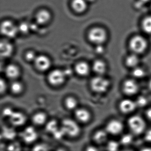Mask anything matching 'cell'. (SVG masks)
Instances as JSON below:
<instances>
[{
	"label": "cell",
	"instance_id": "obj_37",
	"mask_svg": "<svg viewBox=\"0 0 151 151\" xmlns=\"http://www.w3.org/2000/svg\"><path fill=\"white\" fill-rule=\"evenodd\" d=\"M84 151H99V150L96 145H88L85 148Z\"/></svg>",
	"mask_w": 151,
	"mask_h": 151
},
{
	"label": "cell",
	"instance_id": "obj_10",
	"mask_svg": "<svg viewBox=\"0 0 151 151\" xmlns=\"http://www.w3.org/2000/svg\"><path fill=\"white\" fill-rule=\"evenodd\" d=\"M74 115L76 120L81 123H88L91 121L92 115L91 112L85 108H78L74 111Z\"/></svg>",
	"mask_w": 151,
	"mask_h": 151
},
{
	"label": "cell",
	"instance_id": "obj_19",
	"mask_svg": "<svg viewBox=\"0 0 151 151\" xmlns=\"http://www.w3.org/2000/svg\"><path fill=\"white\" fill-rule=\"evenodd\" d=\"M32 123L37 126H41L47 122V115L46 113L42 111L35 113L32 117Z\"/></svg>",
	"mask_w": 151,
	"mask_h": 151
},
{
	"label": "cell",
	"instance_id": "obj_25",
	"mask_svg": "<svg viewBox=\"0 0 151 151\" xmlns=\"http://www.w3.org/2000/svg\"><path fill=\"white\" fill-rule=\"evenodd\" d=\"M72 6L77 13H82L87 8V4L85 0H73Z\"/></svg>",
	"mask_w": 151,
	"mask_h": 151
},
{
	"label": "cell",
	"instance_id": "obj_42",
	"mask_svg": "<svg viewBox=\"0 0 151 151\" xmlns=\"http://www.w3.org/2000/svg\"><path fill=\"white\" fill-rule=\"evenodd\" d=\"M148 87L150 91H151V79L149 80L148 83Z\"/></svg>",
	"mask_w": 151,
	"mask_h": 151
},
{
	"label": "cell",
	"instance_id": "obj_26",
	"mask_svg": "<svg viewBox=\"0 0 151 151\" xmlns=\"http://www.w3.org/2000/svg\"><path fill=\"white\" fill-rule=\"evenodd\" d=\"M133 136L134 135L131 133H126L123 135L121 137L119 141L121 145L124 146L125 147L130 145L133 142V139H134Z\"/></svg>",
	"mask_w": 151,
	"mask_h": 151
},
{
	"label": "cell",
	"instance_id": "obj_28",
	"mask_svg": "<svg viewBox=\"0 0 151 151\" xmlns=\"http://www.w3.org/2000/svg\"><path fill=\"white\" fill-rule=\"evenodd\" d=\"M132 75L134 79L143 78L145 76L146 71L143 68L138 66L132 69Z\"/></svg>",
	"mask_w": 151,
	"mask_h": 151
},
{
	"label": "cell",
	"instance_id": "obj_41",
	"mask_svg": "<svg viewBox=\"0 0 151 151\" xmlns=\"http://www.w3.org/2000/svg\"><path fill=\"white\" fill-rule=\"evenodd\" d=\"M151 0H140L142 3H147L151 1Z\"/></svg>",
	"mask_w": 151,
	"mask_h": 151
},
{
	"label": "cell",
	"instance_id": "obj_20",
	"mask_svg": "<svg viewBox=\"0 0 151 151\" xmlns=\"http://www.w3.org/2000/svg\"><path fill=\"white\" fill-rule=\"evenodd\" d=\"M13 51V46L9 42L6 40L1 41L0 45V53L1 57L7 58L9 57L12 54Z\"/></svg>",
	"mask_w": 151,
	"mask_h": 151
},
{
	"label": "cell",
	"instance_id": "obj_32",
	"mask_svg": "<svg viewBox=\"0 0 151 151\" xmlns=\"http://www.w3.org/2000/svg\"><path fill=\"white\" fill-rule=\"evenodd\" d=\"M0 92H1V95L5 94L7 90L8 89V84L7 83L6 81L3 79V78H1V81H0Z\"/></svg>",
	"mask_w": 151,
	"mask_h": 151
},
{
	"label": "cell",
	"instance_id": "obj_15",
	"mask_svg": "<svg viewBox=\"0 0 151 151\" xmlns=\"http://www.w3.org/2000/svg\"><path fill=\"white\" fill-rule=\"evenodd\" d=\"M108 133L104 129L97 130L92 135V139L97 145L106 144L108 140Z\"/></svg>",
	"mask_w": 151,
	"mask_h": 151
},
{
	"label": "cell",
	"instance_id": "obj_11",
	"mask_svg": "<svg viewBox=\"0 0 151 151\" xmlns=\"http://www.w3.org/2000/svg\"><path fill=\"white\" fill-rule=\"evenodd\" d=\"M18 31V27H17L11 21H6L1 24V33L8 37H14Z\"/></svg>",
	"mask_w": 151,
	"mask_h": 151
},
{
	"label": "cell",
	"instance_id": "obj_36",
	"mask_svg": "<svg viewBox=\"0 0 151 151\" xmlns=\"http://www.w3.org/2000/svg\"><path fill=\"white\" fill-rule=\"evenodd\" d=\"M144 138L146 142L151 143V129L147 130L145 132Z\"/></svg>",
	"mask_w": 151,
	"mask_h": 151
},
{
	"label": "cell",
	"instance_id": "obj_9",
	"mask_svg": "<svg viewBox=\"0 0 151 151\" xmlns=\"http://www.w3.org/2000/svg\"><path fill=\"white\" fill-rule=\"evenodd\" d=\"M135 101L130 99H125L122 100L118 104V108L122 114H131L137 109Z\"/></svg>",
	"mask_w": 151,
	"mask_h": 151
},
{
	"label": "cell",
	"instance_id": "obj_22",
	"mask_svg": "<svg viewBox=\"0 0 151 151\" xmlns=\"http://www.w3.org/2000/svg\"><path fill=\"white\" fill-rule=\"evenodd\" d=\"M51 17V14L49 11L43 9L38 12L36 15V20L39 24H44L50 21Z\"/></svg>",
	"mask_w": 151,
	"mask_h": 151
},
{
	"label": "cell",
	"instance_id": "obj_24",
	"mask_svg": "<svg viewBox=\"0 0 151 151\" xmlns=\"http://www.w3.org/2000/svg\"><path fill=\"white\" fill-rule=\"evenodd\" d=\"M78 103L77 99L73 96H68L64 99V106L68 110L75 111L78 108Z\"/></svg>",
	"mask_w": 151,
	"mask_h": 151
},
{
	"label": "cell",
	"instance_id": "obj_14",
	"mask_svg": "<svg viewBox=\"0 0 151 151\" xmlns=\"http://www.w3.org/2000/svg\"><path fill=\"white\" fill-rule=\"evenodd\" d=\"M9 119L13 126L20 127L25 124L27 121V116L24 113L21 111H14Z\"/></svg>",
	"mask_w": 151,
	"mask_h": 151
},
{
	"label": "cell",
	"instance_id": "obj_17",
	"mask_svg": "<svg viewBox=\"0 0 151 151\" xmlns=\"http://www.w3.org/2000/svg\"><path fill=\"white\" fill-rule=\"evenodd\" d=\"M23 139L25 143L31 144L34 142L37 137V133L35 129L32 127H28L23 132Z\"/></svg>",
	"mask_w": 151,
	"mask_h": 151
},
{
	"label": "cell",
	"instance_id": "obj_5",
	"mask_svg": "<svg viewBox=\"0 0 151 151\" xmlns=\"http://www.w3.org/2000/svg\"><path fill=\"white\" fill-rule=\"evenodd\" d=\"M129 47L133 53L137 55L143 53L147 48V41L144 37L135 36L130 41Z\"/></svg>",
	"mask_w": 151,
	"mask_h": 151
},
{
	"label": "cell",
	"instance_id": "obj_16",
	"mask_svg": "<svg viewBox=\"0 0 151 151\" xmlns=\"http://www.w3.org/2000/svg\"><path fill=\"white\" fill-rule=\"evenodd\" d=\"M91 67L89 64L85 62H80L78 63L75 67V71L79 76L85 77L90 74Z\"/></svg>",
	"mask_w": 151,
	"mask_h": 151
},
{
	"label": "cell",
	"instance_id": "obj_2",
	"mask_svg": "<svg viewBox=\"0 0 151 151\" xmlns=\"http://www.w3.org/2000/svg\"><path fill=\"white\" fill-rule=\"evenodd\" d=\"M127 125L131 133L134 136L141 135L146 130L145 121L143 117L137 115L129 117L127 120Z\"/></svg>",
	"mask_w": 151,
	"mask_h": 151
},
{
	"label": "cell",
	"instance_id": "obj_30",
	"mask_svg": "<svg viewBox=\"0 0 151 151\" xmlns=\"http://www.w3.org/2000/svg\"><path fill=\"white\" fill-rule=\"evenodd\" d=\"M142 29L146 33H151V16L145 17L142 22Z\"/></svg>",
	"mask_w": 151,
	"mask_h": 151
},
{
	"label": "cell",
	"instance_id": "obj_29",
	"mask_svg": "<svg viewBox=\"0 0 151 151\" xmlns=\"http://www.w3.org/2000/svg\"><path fill=\"white\" fill-rule=\"evenodd\" d=\"M46 125L47 131L52 133H54L60 128V126H59L58 123L55 120H51L47 123Z\"/></svg>",
	"mask_w": 151,
	"mask_h": 151
},
{
	"label": "cell",
	"instance_id": "obj_6",
	"mask_svg": "<svg viewBox=\"0 0 151 151\" xmlns=\"http://www.w3.org/2000/svg\"><path fill=\"white\" fill-rule=\"evenodd\" d=\"M88 38L90 41L96 45H102L107 39V34L104 29L96 27L91 29L88 34Z\"/></svg>",
	"mask_w": 151,
	"mask_h": 151
},
{
	"label": "cell",
	"instance_id": "obj_35",
	"mask_svg": "<svg viewBox=\"0 0 151 151\" xmlns=\"http://www.w3.org/2000/svg\"><path fill=\"white\" fill-rule=\"evenodd\" d=\"M18 28V30L20 31L21 32L24 33H26L28 32L29 29V25L25 23L21 24Z\"/></svg>",
	"mask_w": 151,
	"mask_h": 151
},
{
	"label": "cell",
	"instance_id": "obj_33",
	"mask_svg": "<svg viewBox=\"0 0 151 151\" xmlns=\"http://www.w3.org/2000/svg\"><path fill=\"white\" fill-rule=\"evenodd\" d=\"M37 57L35 53L32 51L28 52L25 55V59L29 62L35 61Z\"/></svg>",
	"mask_w": 151,
	"mask_h": 151
},
{
	"label": "cell",
	"instance_id": "obj_21",
	"mask_svg": "<svg viewBox=\"0 0 151 151\" xmlns=\"http://www.w3.org/2000/svg\"><path fill=\"white\" fill-rule=\"evenodd\" d=\"M9 89L12 94L19 95L22 94L24 90V86L21 81L16 80L13 81L9 86Z\"/></svg>",
	"mask_w": 151,
	"mask_h": 151
},
{
	"label": "cell",
	"instance_id": "obj_40",
	"mask_svg": "<svg viewBox=\"0 0 151 151\" xmlns=\"http://www.w3.org/2000/svg\"><path fill=\"white\" fill-rule=\"evenodd\" d=\"M120 151H134V150L132 149H131V148H128V147H126V148H124V149H122L120 150Z\"/></svg>",
	"mask_w": 151,
	"mask_h": 151
},
{
	"label": "cell",
	"instance_id": "obj_13",
	"mask_svg": "<svg viewBox=\"0 0 151 151\" xmlns=\"http://www.w3.org/2000/svg\"><path fill=\"white\" fill-rule=\"evenodd\" d=\"M5 75L7 78L12 81L17 80L21 75L20 68L16 64H9L5 68Z\"/></svg>",
	"mask_w": 151,
	"mask_h": 151
},
{
	"label": "cell",
	"instance_id": "obj_27",
	"mask_svg": "<svg viewBox=\"0 0 151 151\" xmlns=\"http://www.w3.org/2000/svg\"><path fill=\"white\" fill-rule=\"evenodd\" d=\"M106 151H120L121 144L120 142L115 140H108L106 144Z\"/></svg>",
	"mask_w": 151,
	"mask_h": 151
},
{
	"label": "cell",
	"instance_id": "obj_38",
	"mask_svg": "<svg viewBox=\"0 0 151 151\" xmlns=\"http://www.w3.org/2000/svg\"><path fill=\"white\" fill-rule=\"evenodd\" d=\"M145 116L148 120L151 121V108L147 109L145 112Z\"/></svg>",
	"mask_w": 151,
	"mask_h": 151
},
{
	"label": "cell",
	"instance_id": "obj_8",
	"mask_svg": "<svg viewBox=\"0 0 151 151\" xmlns=\"http://www.w3.org/2000/svg\"><path fill=\"white\" fill-rule=\"evenodd\" d=\"M109 134L116 136L120 135L123 131L124 126L123 123L118 119H113L109 120L105 128Z\"/></svg>",
	"mask_w": 151,
	"mask_h": 151
},
{
	"label": "cell",
	"instance_id": "obj_12",
	"mask_svg": "<svg viewBox=\"0 0 151 151\" xmlns=\"http://www.w3.org/2000/svg\"><path fill=\"white\" fill-rule=\"evenodd\" d=\"M34 63L36 69L40 72L47 71L51 67V60L45 55H40L37 56Z\"/></svg>",
	"mask_w": 151,
	"mask_h": 151
},
{
	"label": "cell",
	"instance_id": "obj_1",
	"mask_svg": "<svg viewBox=\"0 0 151 151\" xmlns=\"http://www.w3.org/2000/svg\"><path fill=\"white\" fill-rule=\"evenodd\" d=\"M60 127L64 136L71 139L78 137L81 134V129L78 122L69 118L62 120Z\"/></svg>",
	"mask_w": 151,
	"mask_h": 151
},
{
	"label": "cell",
	"instance_id": "obj_34",
	"mask_svg": "<svg viewBox=\"0 0 151 151\" xmlns=\"http://www.w3.org/2000/svg\"><path fill=\"white\" fill-rule=\"evenodd\" d=\"M14 111L11 108L7 107L3 109L2 114H3V116L6 117H8L9 118L12 115Z\"/></svg>",
	"mask_w": 151,
	"mask_h": 151
},
{
	"label": "cell",
	"instance_id": "obj_3",
	"mask_svg": "<svg viewBox=\"0 0 151 151\" xmlns=\"http://www.w3.org/2000/svg\"><path fill=\"white\" fill-rule=\"evenodd\" d=\"M111 82L104 76H96L91 79L90 86L93 92L103 93L106 92L110 88Z\"/></svg>",
	"mask_w": 151,
	"mask_h": 151
},
{
	"label": "cell",
	"instance_id": "obj_4",
	"mask_svg": "<svg viewBox=\"0 0 151 151\" xmlns=\"http://www.w3.org/2000/svg\"><path fill=\"white\" fill-rule=\"evenodd\" d=\"M67 77L64 70L55 69L49 71L47 76V80L52 86L60 87L64 84Z\"/></svg>",
	"mask_w": 151,
	"mask_h": 151
},
{
	"label": "cell",
	"instance_id": "obj_39",
	"mask_svg": "<svg viewBox=\"0 0 151 151\" xmlns=\"http://www.w3.org/2000/svg\"><path fill=\"white\" fill-rule=\"evenodd\" d=\"M139 151H151V147H143L141 148Z\"/></svg>",
	"mask_w": 151,
	"mask_h": 151
},
{
	"label": "cell",
	"instance_id": "obj_7",
	"mask_svg": "<svg viewBox=\"0 0 151 151\" xmlns=\"http://www.w3.org/2000/svg\"><path fill=\"white\" fill-rule=\"evenodd\" d=\"M122 90V92L127 96H134L139 91V85L134 78H128L123 82Z\"/></svg>",
	"mask_w": 151,
	"mask_h": 151
},
{
	"label": "cell",
	"instance_id": "obj_23",
	"mask_svg": "<svg viewBox=\"0 0 151 151\" xmlns=\"http://www.w3.org/2000/svg\"><path fill=\"white\" fill-rule=\"evenodd\" d=\"M139 58L137 55L133 53L128 55L125 60V65L132 69L138 67L139 63Z\"/></svg>",
	"mask_w": 151,
	"mask_h": 151
},
{
	"label": "cell",
	"instance_id": "obj_18",
	"mask_svg": "<svg viewBox=\"0 0 151 151\" xmlns=\"http://www.w3.org/2000/svg\"><path fill=\"white\" fill-rule=\"evenodd\" d=\"M92 70L96 76H104L107 70V67L106 63L103 60H96L93 63Z\"/></svg>",
	"mask_w": 151,
	"mask_h": 151
},
{
	"label": "cell",
	"instance_id": "obj_31",
	"mask_svg": "<svg viewBox=\"0 0 151 151\" xmlns=\"http://www.w3.org/2000/svg\"><path fill=\"white\" fill-rule=\"evenodd\" d=\"M137 107L143 108L145 107L148 103V100L144 95L138 96L135 101Z\"/></svg>",
	"mask_w": 151,
	"mask_h": 151
}]
</instances>
